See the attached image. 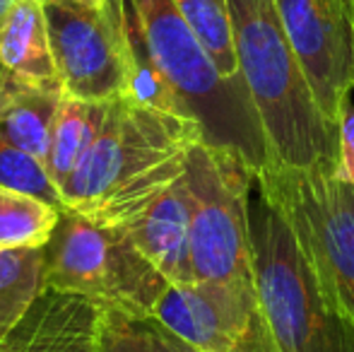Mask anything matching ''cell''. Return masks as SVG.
<instances>
[{
	"label": "cell",
	"instance_id": "ba28073f",
	"mask_svg": "<svg viewBox=\"0 0 354 352\" xmlns=\"http://www.w3.org/2000/svg\"><path fill=\"white\" fill-rule=\"evenodd\" d=\"M154 316L198 352H282L256 282L169 285Z\"/></svg>",
	"mask_w": 354,
	"mask_h": 352
},
{
	"label": "cell",
	"instance_id": "ac0fdd59",
	"mask_svg": "<svg viewBox=\"0 0 354 352\" xmlns=\"http://www.w3.org/2000/svg\"><path fill=\"white\" fill-rule=\"evenodd\" d=\"M61 220V210L0 188V249H46Z\"/></svg>",
	"mask_w": 354,
	"mask_h": 352
},
{
	"label": "cell",
	"instance_id": "ffe728a7",
	"mask_svg": "<svg viewBox=\"0 0 354 352\" xmlns=\"http://www.w3.org/2000/svg\"><path fill=\"white\" fill-rule=\"evenodd\" d=\"M0 188L32 196L61 212L68 210L61 188L48 174L46 162L34 157L32 152L10 145L3 138H0Z\"/></svg>",
	"mask_w": 354,
	"mask_h": 352
},
{
	"label": "cell",
	"instance_id": "cb8c5ba5",
	"mask_svg": "<svg viewBox=\"0 0 354 352\" xmlns=\"http://www.w3.org/2000/svg\"><path fill=\"white\" fill-rule=\"evenodd\" d=\"M71 3H80V5H89V8L104 10V0H71Z\"/></svg>",
	"mask_w": 354,
	"mask_h": 352
},
{
	"label": "cell",
	"instance_id": "7c38bea8",
	"mask_svg": "<svg viewBox=\"0 0 354 352\" xmlns=\"http://www.w3.org/2000/svg\"><path fill=\"white\" fill-rule=\"evenodd\" d=\"M126 230L171 285L196 282L191 261V193L186 176L174 181L138 220L126 225Z\"/></svg>",
	"mask_w": 354,
	"mask_h": 352
},
{
	"label": "cell",
	"instance_id": "7402d4cb",
	"mask_svg": "<svg viewBox=\"0 0 354 352\" xmlns=\"http://www.w3.org/2000/svg\"><path fill=\"white\" fill-rule=\"evenodd\" d=\"M337 3L342 5V10L347 12V17L352 19V24H354V0H337Z\"/></svg>",
	"mask_w": 354,
	"mask_h": 352
},
{
	"label": "cell",
	"instance_id": "9a60e30c",
	"mask_svg": "<svg viewBox=\"0 0 354 352\" xmlns=\"http://www.w3.org/2000/svg\"><path fill=\"white\" fill-rule=\"evenodd\" d=\"M109 106L111 102H87V99H75L71 94H63L46 155L48 174L58 188L66 186V181L73 176V172L77 169L89 147L99 138Z\"/></svg>",
	"mask_w": 354,
	"mask_h": 352
},
{
	"label": "cell",
	"instance_id": "6da1fadb",
	"mask_svg": "<svg viewBox=\"0 0 354 352\" xmlns=\"http://www.w3.org/2000/svg\"><path fill=\"white\" fill-rule=\"evenodd\" d=\"M104 12L128 63L131 99L201 121L207 142L234 150L256 172L268 165L246 85L219 75L174 0H104Z\"/></svg>",
	"mask_w": 354,
	"mask_h": 352
},
{
	"label": "cell",
	"instance_id": "5bb4252c",
	"mask_svg": "<svg viewBox=\"0 0 354 352\" xmlns=\"http://www.w3.org/2000/svg\"><path fill=\"white\" fill-rule=\"evenodd\" d=\"M63 94L0 75V138L46 162Z\"/></svg>",
	"mask_w": 354,
	"mask_h": 352
},
{
	"label": "cell",
	"instance_id": "52a82bcc",
	"mask_svg": "<svg viewBox=\"0 0 354 352\" xmlns=\"http://www.w3.org/2000/svg\"><path fill=\"white\" fill-rule=\"evenodd\" d=\"M196 282L253 285L251 188L256 169L234 150L201 140L186 162Z\"/></svg>",
	"mask_w": 354,
	"mask_h": 352
},
{
	"label": "cell",
	"instance_id": "9c48e42d",
	"mask_svg": "<svg viewBox=\"0 0 354 352\" xmlns=\"http://www.w3.org/2000/svg\"><path fill=\"white\" fill-rule=\"evenodd\" d=\"M46 22L63 92L87 102L131 97V73L106 12L71 0H46Z\"/></svg>",
	"mask_w": 354,
	"mask_h": 352
},
{
	"label": "cell",
	"instance_id": "277c9868",
	"mask_svg": "<svg viewBox=\"0 0 354 352\" xmlns=\"http://www.w3.org/2000/svg\"><path fill=\"white\" fill-rule=\"evenodd\" d=\"M253 275L282 352H354V321L321 290L294 232L253 181Z\"/></svg>",
	"mask_w": 354,
	"mask_h": 352
},
{
	"label": "cell",
	"instance_id": "4fadbf2b",
	"mask_svg": "<svg viewBox=\"0 0 354 352\" xmlns=\"http://www.w3.org/2000/svg\"><path fill=\"white\" fill-rule=\"evenodd\" d=\"M44 3L17 0L0 22V75L63 92Z\"/></svg>",
	"mask_w": 354,
	"mask_h": 352
},
{
	"label": "cell",
	"instance_id": "30bf717a",
	"mask_svg": "<svg viewBox=\"0 0 354 352\" xmlns=\"http://www.w3.org/2000/svg\"><path fill=\"white\" fill-rule=\"evenodd\" d=\"M323 116L337 126L354 92V24L337 0H275Z\"/></svg>",
	"mask_w": 354,
	"mask_h": 352
},
{
	"label": "cell",
	"instance_id": "8fae6325",
	"mask_svg": "<svg viewBox=\"0 0 354 352\" xmlns=\"http://www.w3.org/2000/svg\"><path fill=\"white\" fill-rule=\"evenodd\" d=\"M99 319L94 302L44 290L0 352H99Z\"/></svg>",
	"mask_w": 354,
	"mask_h": 352
},
{
	"label": "cell",
	"instance_id": "d6986e66",
	"mask_svg": "<svg viewBox=\"0 0 354 352\" xmlns=\"http://www.w3.org/2000/svg\"><path fill=\"white\" fill-rule=\"evenodd\" d=\"M174 3L198 41L203 44V48L210 53L219 75L227 80H241L236 48H234L229 0H174Z\"/></svg>",
	"mask_w": 354,
	"mask_h": 352
},
{
	"label": "cell",
	"instance_id": "7a4b0ae2",
	"mask_svg": "<svg viewBox=\"0 0 354 352\" xmlns=\"http://www.w3.org/2000/svg\"><path fill=\"white\" fill-rule=\"evenodd\" d=\"M201 140L205 131L196 118L116 99L99 138L61 188L63 201L99 225H131L183 176Z\"/></svg>",
	"mask_w": 354,
	"mask_h": 352
},
{
	"label": "cell",
	"instance_id": "3957f363",
	"mask_svg": "<svg viewBox=\"0 0 354 352\" xmlns=\"http://www.w3.org/2000/svg\"><path fill=\"white\" fill-rule=\"evenodd\" d=\"M239 73L258 111L268 162L297 169H337L340 136L306 80L275 0H229Z\"/></svg>",
	"mask_w": 354,
	"mask_h": 352
},
{
	"label": "cell",
	"instance_id": "603a6c76",
	"mask_svg": "<svg viewBox=\"0 0 354 352\" xmlns=\"http://www.w3.org/2000/svg\"><path fill=\"white\" fill-rule=\"evenodd\" d=\"M15 3H17V0H0V22H3L5 15L10 12V8H12Z\"/></svg>",
	"mask_w": 354,
	"mask_h": 352
},
{
	"label": "cell",
	"instance_id": "2e32d148",
	"mask_svg": "<svg viewBox=\"0 0 354 352\" xmlns=\"http://www.w3.org/2000/svg\"><path fill=\"white\" fill-rule=\"evenodd\" d=\"M46 249H0V345L44 292Z\"/></svg>",
	"mask_w": 354,
	"mask_h": 352
},
{
	"label": "cell",
	"instance_id": "5b68a950",
	"mask_svg": "<svg viewBox=\"0 0 354 352\" xmlns=\"http://www.w3.org/2000/svg\"><path fill=\"white\" fill-rule=\"evenodd\" d=\"M169 285L126 227L99 225L71 207L61 212L46 246L44 290L128 314H154Z\"/></svg>",
	"mask_w": 354,
	"mask_h": 352
},
{
	"label": "cell",
	"instance_id": "8992f818",
	"mask_svg": "<svg viewBox=\"0 0 354 352\" xmlns=\"http://www.w3.org/2000/svg\"><path fill=\"white\" fill-rule=\"evenodd\" d=\"M253 181L294 232L321 290L354 321V183L337 169L272 162Z\"/></svg>",
	"mask_w": 354,
	"mask_h": 352
},
{
	"label": "cell",
	"instance_id": "e0dca14e",
	"mask_svg": "<svg viewBox=\"0 0 354 352\" xmlns=\"http://www.w3.org/2000/svg\"><path fill=\"white\" fill-rule=\"evenodd\" d=\"M99 352H198L154 314L102 306Z\"/></svg>",
	"mask_w": 354,
	"mask_h": 352
},
{
	"label": "cell",
	"instance_id": "44dd1931",
	"mask_svg": "<svg viewBox=\"0 0 354 352\" xmlns=\"http://www.w3.org/2000/svg\"><path fill=\"white\" fill-rule=\"evenodd\" d=\"M337 136H340V172L342 178L354 183V102L352 97L342 104L340 121H337Z\"/></svg>",
	"mask_w": 354,
	"mask_h": 352
}]
</instances>
